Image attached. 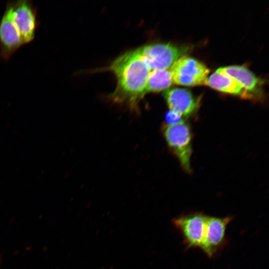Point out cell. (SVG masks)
<instances>
[{"mask_svg": "<svg viewBox=\"0 0 269 269\" xmlns=\"http://www.w3.org/2000/svg\"><path fill=\"white\" fill-rule=\"evenodd\" d=\"M163 96L170 110L182 117L192 115L197 112L200 104V99L184 88L169 89L164 92Z\"/></svg>", "mask_w": 269, "mask_h": 269, "instance_id": "9c48e42d", "label": "cell"}, {"mask_svg": "<svg viewBox=\"0 0 269 269\" xmlns=\"http://www.w3.org/2000/svg\"></svg>", "mask_w": 269, "mask_h": 269, "instance_id": "5bb4252c", "label": "cell"}, {"mask_svg": "<svg viewBox=\"0 0 269 269\" xmlns=\"http://www.w3.org/2000/svg\"><path fill=\"white\" fill-rule=\"evenodd\" d=\"M206 85L220 92L248 98L247 92L234 79L216 71L207 78Z\"/></svg>", "mask_w": 269, "mask_h": 269, "instance_id": "8fae6325", "label": "cell"}, {"mask_svg": "<svg viewBox=\"0 0 269 269\" xmlns=\"http://www.w3.org/2000/svg\"><path fill=\"white\" fill-rule=\"evenodd\" d=\"M182 116L178 113L169 110L165 114V121L167 125H172L182 121Z\"/></svg>", "mask_w": 269, "mask_h": 269, "instance_id": "4fadbf2b", "label": "cell"}, {"mask_svg": "<svg viewBox=\"0 0 269 269\" xmlns=\"http://www.w3.org/2000/svg\"><path fill=\"white\" fill-rule=\"evenodd\" d=\"M233 217L207 216L205 236L200 249L209 258L214 256L226 243V230Z\"/></svg>", "mask_w": 269, "mask_h": 269, "instance_id": "ba28073f", "label": "cell"}, {"mask_svg": "<svg viewBox=\"0 0 269 269\" xmlns=\"http://www.w3.org/2000/svg\"><path fill=\"white\" fill-rule=\"evenodd\" d=\"M142 57L151 71L168 69L184 56L187 48L170 43H156L140 47Z\"/></svg>", "mask_w": 269, "mask_h": 269, "instance_id": "3957f363", "label": "cell"}, {"mask_svg": "<svg viewBox=\"0 0 269 269\" xmlns=\"http://www.w3.org/2000/svg\"><path fill=\"white\" fill-rule=\"evenodd\" d=\"M100 71L112 72L116 78L117 86L110 95V100L137 111L140 101L146 94V83L151 72L140 47L126 51Z\"/></svg>", "mask_w": 269, "mask_h": 269, "instance_id": "6da1fadb", "label": "cell"}, {"mask_svg": "<svg viewBox=\"0 0 269 269\" xmlns=\"http://www.w3.org/2000/svg\"><path fill=\"white\" fill-rule=\"evenodd\" d=\"M12 17L24 44L32 41L38 27L37 10L29 0L12 1Z\"/></svg>", "mask_w": 269, "mask_h": 269, "instance_id": "8992f818", "label": "cell"}, {"mask_svg": "<svg viewBox=\"0 0 269 269\" xmlns=\"http://www.w3.org/2000/svg\"><path fill=\"white\" fill-rule=\"evenodd\" d=\"M173 82L185 86L206 85L209 69L201 61L187 56L178 59L170 70Z\"/></svg>", "mask_w": 269, "mask_h": 269, "instance_id": "277c9868", "label": "cell"}, {"mask_svg": "<svg viewBox=\"0 0 269 269\" xmlns=\"http://www.w3.org/2000/svg\"><path fill=\"white\" fill-rule=\"evenodd\" d=\"M12 1L6 4L0 19V59L6 61L25 44L12 17Z\"/></svg>", "mask_w": 269, "mask_h": 269, "instance_id": "52a82bcc", "label": "cell"}, {"mask_svg": "<svg viewBox=\"0 0 269 269\" xmlns=\"http://www.w3.org/2000/svg\"><path fill=\"white\" fill-rule=\"evenodd\" d=\"M163 134L168 145L177 157L183 168L190 172L192 133L189 125L183 120L175 124L166 125L163 129Z\"/></svg>", "mask_w": 269, "mask_h": 269, "instance_id": "7a4b0ae2", "label": "cell"}, {"mask_svg": "<svg viewBox=\"0 0 269 269\" xmlns=\"http://www.w3.org/2000/svg\"><path fill=\"white\" fill-rule=\"evenodd\" d=\"M207 216L195 212L173 219V224L182 235L186 248H200L205 236Z\"/></svg>", "mask_w": 269, "mask_h": 269, "instance_id": "5b68a950", "label": "cell"}, {"mask_svg": "<svg viewBox=\"0 0 269 269\" xmlns=\"http://www.w3.org/2000/svg\"><path fill=\"white\" fill-rule=\"evenodd\" d=\"M173 83L170 70H157L150 72L146 83L145 93L159 92L170 87Z\"/></svg>", "mask_w": 269, "mask_h": 269, "instance_id": "7c38bea8", "label": "cell"}, {"mask_svg": "<svg viewBox=\"0 0 269 269\" xmlns=\"http://www.w3.org/2000/svg\"><path fill=\"white\" fill-rule=\"evenodd\" d=\"M216 71L234 79L247 92L248 99L256 97L261 88L262 81L245 67L232 65L221 67Z\"/></svg>", "mask_w": 269, "mask_h": 269, "instance_id": "30bf717a", "label": "cell"}]
</instances>
